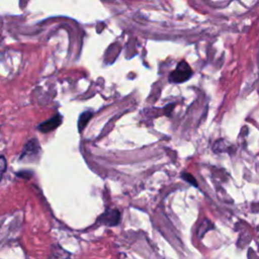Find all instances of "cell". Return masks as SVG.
I'll list each match as a JSON object with an SVG mask.
<instances>
[{
	"mask_svg": "<svg viewBox=\"0 0 259 259\" xmlns=\"http://www.w3.org/2000/svg\"><path fill=\"white\" fill-rule=\"evenodd\" d=\"M192 76V70L190 66L185 62L181 61L178 63L176 68L170 73L169 81L172 83H183Z\"/></svg>",
	"mask_w": 259,
	"mask_h": 259,
	"instance_id": "cell-1",
	"label": "cell"
},
{
	"mask_svg": "<svg viewBox=\"0 0 259 259\" xmlns=\"http://www.w3.org/2000/svg\"><path fill=\"white\" fill-rule=\"evenodd\" d=\"M39 152V146L36 140H30L26 143V145L23 148L22 154L20 155V160H28L31 161V158H34L37 156Z\"/></svg>",
	"mask_w": 259,
	"mask_h": 259,
	"instance_id": "cell-2",
	"label": "cell"
},
{
	"mask_svg": "<svg viewBox=\"0 0 259 259\" xmlns=\"http://www.w3.org/2000/svg\"><path fill=\"white\" fill-rule=\"evenodd\" d=\"M61 122H62V116L58 114V115H55L52 118L39 123L37 127L41 133H49V132L57 128L61 124Z\"/></svg>",
	"mask_w": 259,
	"mask_h": 259,
	"instance_id": "cell-3",
	"label": "cell"
},
{
	"mask_svg": "<svg viewBox=\"0 0 259 259\" xmlns=\"http://www.w3.org/2000/svg\"><path fill=\"white\" fill-rule=\"evenodd\" d=\"M119 218H120L119 212L117 210L109 209L101 214V217L99 218V221H101L103 224L107 226H114L118 223Z\"/></svg>",
	"mask_w": 259,
	"mask_h": 259,
	"instance_id": "cell-4",
	"label": "cell"
},
{
	"mask_svg": "<svg viewBox=\"0 0 259 259\" xmlns=\"http://www.w3.org/2000/svg\"><path fill=\"white\" fill-rule=\"evenodd\" d=\"M91 116H92V112H90V111H85V112H83V113L80 115L79 120H78V127H79V131H82V130L86 126V124H87L88 121L90 120Z\"/></svg>",
	"mask_w": 259,
	"mask_h": 259,
	"instance_id": "cell-5",
	"label": "cell"
},
{
	"mask_svg": "<svg viewBox=\"0 0 259 259\" xmlns=\"http://www.w3.org/2000/svg\"><path fill=\"white\" fill-rule=\"evenodd\" d=\"M181 177H182V179H184L186 182H188L189 184H191V185H193V186H197V183H196V180H195V178L191 175V174H189V173H182L181 174Z\"/></svg>",
	"mask_w": 259,
	"mask_h": 259,
	"instance_id": "cell-6",
	"label": "cell"
},
{
	"mask_svg": "<svg viewBox=\"0 0 259 259\" xmlns=\"http://www.w3.org/2000/svg\"><path fill=\"white\" fill-rule=\"evenodd\" d=\"M6 159L2 155H0V180L6 170Z\"/></svg>",
	"mask_w": 259,
	"mask_h": 259,
	"instance_id": "cell-7",
	"label": "cell"
}]
</instances>
